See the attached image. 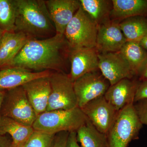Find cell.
I'll return each instance as SVG.
<instances>
[{
    "mask_svg": "<svg viewBox=\"0 0 147 147\" xmlns=\"http://www.w3.org/2000/svg\"><path fill=\"white\" fill-rule=\"evenodd\" d=\"M70 49L64 35L43 39H29L9 67L34 71L65 72L66 53Z\"/></svg>",
    "mask_w": 147,
    "mask_h": 147,
    "instance_id": "1",
    "label": "cell"
},
{
    "mask_svg": "<svg viewBox=\"0 0 147 147\" xmlns=\"http://www.w3.org/2000/svg\"><path fill=\"white\" fill-rule=\"evenodd\" d=\"M15 32L29 39H43L56 34L44 0H16Z\"/></svg>",
    "mask_w": 147,
    "mask_h": 147,
    "instance_id": "2",
    "label": "cell"
},
{
    "mask_svg": "<svg viewBox=\"0 0 147 147\" xmlns=\"http://www.w3.org/2000/svg\"><path fill=\"white\" fill-rule=\"evenodd\" d=\"M88 119L81 108L46 111L37 116L32 127L35 131L55 134L76 131Z\"/></svg>",
    "mask_w": 147,
    "mask_h": 147,
    "instance_id": "3",
    "label": "cell"
},
{
    "mask_svg": "<svg viewBox=\"0 0 147 147\" xmlns=\"http://www.w3.org/2000/svg\"><path fill=\"white\" fill-rule=\"evenodd\" d=\"M143 124L134 103L119 111L107 134L108 147H127L131 141L138 139Z\"/></svg>",
    "mask_w": 147,
    "mask_h": 147,
    "instance_id": "4",
    "label": "cell"
},
{
    "mask_svg": "<svg viewBox=\"0 0 147 147\" xmlns=\"http://www.w3.org/2000/svg\"><path fill=\"white\" fill-rule=\"evenodd\" d=\"M98 27L80 5L64 34L70 50L96 48Z\"/></svg>",
    "mask_w": 147,
    "mask_h": 147,
    "instance_id": "5",
    "label": "cell"
},
{
    "mask_svg": "<svg viewBox=\"0 0 147 147\" xmlns=\"http://www.w3.org/2000/svg\"><path fill=\"white\" fill-rule=\"evenodd\" d=\"M0 115L13 119L24 125L32 127L36 115L22 86L6 90Z\"/></svg>",
    "mask_w": 147,
    "mask_h": 147,
    "instance_id": "6",
    "label": "cell"
},
{
    "mask_svg": "<svg viewBox=\"0 0 147 147\" xmlns=\"http://www.w3.org/2000/svg\"><path fill=\"white\" fill-rule=\"evenodd\" d=\"M51 91L46 111L70 110L78 107L73 82L68 74L54 71L50 76Z\"/></svg>",
    "mask_w": 147,
    "mask_h": 147,
    "instance_id": "7",
    "label": "cell"
},
{
    "mask_svg": "<svg viewBox=\"0 0 147 147\" xmlns=\"http://www.w3.org/2000/svg\"><path fill=\"white\" fill-rule=\"evenodd\" d=\"M110 86L99 69L79 77L73 82L78 107L81 108L91 100L104 96Z\"/></svg>",
    "mask_w": 147,
    "mask_h": 147,
    "instance_id": "8",
    "label": "cell"
},
{
    "mask_svg": "<svg viewBox=\"0 0 147 147\" xmlns=\"http://www.w3.org/2000/svg\"><path fill=\"white\" fill-rule=\"evenodd\" d=\"M81 109L94 127L106 134L113 125L118 113L104 96L91 100Z\"/></svg>",
    "mask_w": 147,
    "mask_h": 147,
    "instance_id": "9",
    "label": "cell"
},
{
    "mask_svg": "<svg viewBox=\"0 0 147 147\" xmlns=\"http://www.w3.org/2000/svg\"><path fill=\"white\" fill-rule=\"evenodd\" d=\"M98 69L110 85L122 79L135 76L129 65L120 52L98 53Z\"/></svg>",
    "mask_w": 147,
    "mask_h": 147,
    "instance_id": "10",
    "label": "cell"
},
{
    "mask_svg": "<svg viewBox=\"0 0 147 147\" xmlns=\"http://www.w3.org/2000/svg\"><path fill=\"white\" fill-rule=\"evenodd\" d=\"M127 41L117 21L110 20L98 27L96 48L98 53L120 52Z\"/></svg>",
    "mask_w": 147,
    "mask_h": 147,
    "instance_id": "11",
    "label": "cell"
},
{
    "mask_svg": "<svg viewBox=\"0 0 147 147\" xmlns=\"http://www.w3.org/2000/svg\"><path fill=\"white\" fill-rule=\"evenodd\" d=\"M45 4L56 34L64 35L66 28L80 7L78 0H46Z\"/></svg>",
    "mask_w": 147,
    "mask_h": 147,
    "instance_id": "12",
    "label": "cell"
},
{
    "mask_svg": "<svg viewBox=\"0 0 147 147\" xmlns=\"http://www.w3.org/2000/svg\"><path fill=\"white\" fill-rule=\"evenodd\" d=\"M98 54L96 48L70 50L71 66L68 75L72 82L86 74L99 69Z\"/></svg>",
    "mask_w": 147,
    "mask_h": 147,
    "instance_id": "13",
    "label": "cell"
},
{
    "mask_svg": "<svg viewBox=\"0 0 147 147\" xmlns=\"http://www.w3.org/2000/svg\"><path fill=\"white\" fill-rule=\"evenodd\" d=\"M140 81L132 79H122L110 85L104 96L117 111L134 103V98Z\"/></svg>",
    "mask_w": 147,
    "mask_h": 147,
    "instance_id": "14",
    "label": "cell"
},
{
    "mask_svg": "<svg viewBox=\"0 0 147 147\" xmlns=\"http://www.w3.org/2000/svg\"><path fill=\"white\" fill-rule=\"evenodd\" d=\"M50 76L33 79L22 86L37 116L47 110L51 91Z\"/></svg>",
    "mask_w": 147,
    "mask_h": 147,
    "instance_id": "15",
    "label": "cell"
},
{
    "mask_svg": "<svg viewBox=\"0 0 147 147\" xmlns=\"http://www.w3.org/2000/svg\"><path fill=\"white\" fill-rule=\"evenodd\" d=\"M51 71L34 72L16 67L0 68V89H10L23 86L37 78L50 76Z\"/></svg>",
    "mask_w": 147,
    "mask_h": 147,
    "instance_id": "16",
    "label": "cell"
},
{
    "mask_svg": "<svg viewBox=\"0 0 147 147\" xmlns=\"http://www.w3.org/2000/svg\"><path fill=\"white\" fill-rule=\"evenodd\" d=\"M29 38L20 32H4L0 42V68L10 66Z\"/></svg>",
    "mask_w": 147,
    "mask_h": 147,
    "instance_id": "17",
    "label": "cell"
},
{
    "mask_svg": "<svg viewBox=\"0 0 147 147\" xmlns=\"http://www.w3.org/2000/svg\"><path fill=\"white\" fill-rule=\"evenodd\" d=\"M110 17L113 21L147 16V0H113Z\"/></svg>",
    "mask_w": 147,
    "mask_h": 147,
    "instance_id": "18",
    "label": "cell"
},
{
    "mask_svg": "<svg viewBox=\"0 0 147 147\" xmlns=\"http://www.w3.org/2000/svg\"><path fill=\"white\" fill-rule=\"evenodd\" d=\"M34 131L32 127L24 125L7 117H0V135L9 134L16 147L24 146Z\"/></svg>",
    "mask_w": 147,
    "mask_h": 147,
    "instance_id": "19",
    "label": "cell"
},
{
    "mask_svg": "<svg viewBox=\"0 0 147 147\" xmlns=\"http://www.w3.org/2000/svg\"><path fill=\"white\" fill-rule=\"evenodd\" d=\"M135 76H139L147 61V51L138 42L127 41L120 50Z\"/></svg>",
    "mask_w": 147,
    "mask_h": 147,
    "instance_id": "20",
    "label": "cell"
},
{
    "mask_svg": "<svg viewBox=\"0 0 147 147\" xmlns=\"http://www.w3.org/2000/svg\"><path fill=\"white\" fill-rule=\"evenodd\" d=\"M81 7L98 26L110 21L112 1L79 0Z\"/></svg>",
    "mask_w": 147,
    "mask_h": 147,
    "instance_id": "21",
    "label": "cell"
},
{
    "mask_svg": "<svg viewBox=\"0 0 147 147\" xmlns=\"http://www.w3.org/2000/svg\"><path fill=\"white\" fill-rule=\"evenodd\" d=\"M119 26L127 41L138 42L147 35V18L136 16L123 19Z\"/></svg>",
    "mask_w": 147,
    "mask_h": 147,
    "instance_id": "22",
    "label": "cell"
},
{
    "mask_svg": "<svg viewBox=\"0 0 147 147\" xmlns=\"http://www.w3.org/2000/svg\"><path fill=\"white\" fill-rule=\"evenodd\" d=\"M76 134L82 147H108L107 135L98 131L88 119Z\"/></svg>",
    "mask_w": 147,
    "mask_h": 147,
    "instance_id": "23",
    "label": "cell"
},
{
    "mask_svg": "<svg viewBox=\"0 0 147 147\" xmlns=\"http://www.w3.org/2000/svg\"><path fill=\"white\" fill-rule=\"evenodd\" d=\"M16 17V0H0V29L15 32Z\"/></svg>",
    "mask_w": 147,
    "mask_h": 147,
    "instance_id": "24",
    "label": "cell"
},
{
    "mask_svg": "<svg viewBox=\"0 0 147 147\" xmlns=\"http://www.w3.org/2000/svg\"><path fill=\"white\" fill-rule=\"evenodd\" d=\"M55 135L35 131L23 147H53Z\"/></svg>",
    "mask_w": 147,
    "mask_h": 147,
    "instance_id": "25",
    "label": "cell"
},
{
    "mask_svg": "<svg viewBox=\"0 0 147 147\" xmlns=\"http://www.w3.org/2000/svg\"><path fill=\"white\" fill-rule=\"evenodd\" d=\"M134 105L141 123L147 125V99L134 102Z\"/></svg>",
    "mask_w": 147,
    "mask_h": 147,
    "instance_id": "26",
    "label": "cell"
},
{
    "mask_svg": "<svg viewBox=\"0 0 147 147\" xmlns=\"http://www.w3.org/2000/svg\"><path fill=\"white\" fill-rule=\"evenodd\" d=\"M146 99H147V81L140 82L135 94L134 103Z\"/></svg>",
    "mask_w": 147,
    "mask_h": 147,
    "instance_id": "27",
    "label": "cell"
},
{
    "mask_svg": "<svg viewBox=\"0 0 147 147\" xmlns=\"http://www.w3.org/2000/svg\"><path fill=\"white\" fill-rule=\"evenodd\" d=\"M69 132L62 131L55 134L53 147H66Z\"/></svg>",
    "mask_w": 147,
    "mask_h": 147,
    "instance_id": "28",
    "label": "cell"
},
{
    "mask_svg": "<svg viewBox=\"0 0 147 147\" xmlns=\"http://www.w3.org/2000/svg\"><path fill=\"white\" fill-rule=\"evenodd\" d=\"M66 147H82L78 144L76 131L69 132Z\"/></svg>",
    "mask_w": 147,
    "mask_h": 147,
    "instance_id": "29",
    "label": "cell"
},
{
    "mask_svg": "<svg viewBox=\"0 0 147 147\" xmlns=\"http://www.w3.org/2000/svg\"><path fill=\"white\" fill-rule=\"evenodd\" d=\"M0 147H16L11 137L0 135Z\"/></svg>",
    "mask_w": 147,
    "mask_h": 147,
    "instance_id": "30",
    "label": "cell"
},
{
    "mask_svg": "<svg viewBox=\"0 0 147 147\" xmlns=\"http://www.w3.org/2000/svg\"><path fill=\"white\" fill-rule=\"evenodd\" d=\"M138 77L140 82L147 81V61L139 74Z\"/></svg>",
    "mask_w": 147,
    "mask_h": 147,
    "instance_id": "31",
    "label": "cell"
},
{
    "mask_svg": "<svg viewBox=\"0 0 147 147\" xmlns=\"http://www.w3.org/2000/svg\"><path fill=\"white\" fill-rule=\"evenodd\" d=\"M139 42L141 46L147 51V35L144 37Z\"/></svg>",
    "mask_w": 147,
    "mask_h": 147,
    "instance_id": "32",
    "label": "cell"
},
{
    "mask_svg": "<svg viewBox=\"0 0 147 147\" xmlns=\"http://www.w3.org/2000/svg\"><path fill=\"white\" fill-rule=\"evenodd\" d=\"M6 90L0 89V112H1V108L2 103L3 99L5 94ZM1 117V115H0Z\"/></svg>",
    "mask_w": 147,
    "mask_h": 147,
    "instance_id": "33",
    "label": "cell"
},
{
    "mask_svg": "<svg viewBox=\"0 0 147 147\" xmlns=\"http://www.w3.org/2000/svg\"><path fill=\"white\" fill-rule=\"evenodd\" d=\"M1 29H0V42H1V40L2 39L3 35L4 32Z\"/></svg>",
    "mask_w": 147,
    "mask_h": 147,
    "instance_id": "34",
    "label": "cell"
},
{
    "mask_svg": "<svg viewBox=\"0 0 147 147\" xmlns=\"http://www.w3.org/2000/svg\"><path fill=\"white\" fill-rule=\"evenodd\" d=\"M23 146H21V147H23Z\"/></svg>",
    "mask_w": 147,
    "mask_h": 147,
    "instance_id": "35",
    "label": "cell"
},
{
    "mask_svg": "<svg viewBox=\"0 0 147 147\" xmlns=\"http://www.w3.org/2000/svg\"></svg>",
    "mask_w": 147,
    "mask_h": 147,
    "instance_id": "36",
    "label": "cell"
}]
</instances>
